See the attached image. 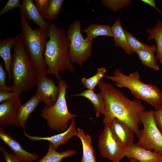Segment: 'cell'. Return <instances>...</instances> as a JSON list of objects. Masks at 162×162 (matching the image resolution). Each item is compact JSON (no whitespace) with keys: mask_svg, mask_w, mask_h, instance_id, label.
<instances>
[{"mask_svg":"<svg viewBox=\"0 0 162 162\" xmlns=\"http://www.w3.org/2000/svg\"><path fill=\"white\" fill-rule=\"evenodd\" d=\"M104 126L98 140V146L100 153L103 158L112 162H120L126 157L127 153L113 137L109 124H105Z\"/></svg>","mask_w":162,"mask_h":162,"instance_id":"9c48e42d","label":"cell"},{"mask_svg":"<svg viewBox=\"0 0 162 162\" xmlns=\"http://www.w3.org/2000/svg\"><path fill=\"white\" fill-rule=\"evenodd\" d=\"M63 0H49L47 11L44 19L52 21L58 16L64 2Z\"/></svg>","mask_w":162,"mask_h":162,"instance_id":"4316f807","label":"cell"},{"mask_svg":"<svg viewBox=\"0 0 162 162\" xmlns=\"http://www.w3.org/2000/svg\"><path fill=\"white\" fill-rule=\"evenodd\" d=\"M154 117L155 123L162 134V101L159 109L154 111Z\"/></svg>","mask_w":162,"mask_h":162,"instance_id":"d6a6232c","label":"cell"},{"mask_svg":"<svg viewBox=\"0 0 162 162\" xmlns=\"http://www.w3.org/2000/svg\"><path fill=\"white\" fill-rule=\"evenodd\" d=\"M140 76L137 71L126 75L118 69H116L112 76H105V77L115 82L118 88H128L136 99L147 102L155 111L158 110L161 104L162 92L157 86L153 84L142 82L140 80Z\"/></svg>","mask_w":162,"mask_h":162,"instance_id":"277c9868","label":"cell"},{"mask_svg":"<svg viewBox=\"0 0 162 162\" xmlns=\"http://www.w3.org/2000/svg\"><path fill=\"white\" fill-rule=\"evenodd\" d=\"M70 96H81L88 100L94 106L96 117H98L101 115H104L106 111L105 101L103 96L100 92L96 94L94 90L87 89L81 93L71 95Z\"/></svg>","mask_w":162,"mask_h":162,"instance_id":"44dd1931","label":"cell"},{"mask_svg":"<svg viewBox=\"0 0 162 162\" xmlns=\"http://www.w3.org/2000/svg\"><path fill=\"white\" fill-rule=\"evenodd\" d=\"M111 27L115 46L120 47L129 56L134 53L129 43L119 18L114 21Z\"/></svg>","mask_w":162,"mask_h":162,"instance_id":"e0dca14e","label":"cell"},{"mask_svg":"<svg viewBox=\"0 0 162 162\" xmlns=\"http://www.w3.org/2000/svg\"><path fill=\"white\" fill-rule=\"evenodd\" d=\"M49 39L46 45L44 57L48 74L53 75L58 81L61 73L67 70L73 74L75 68L72 64L69 54V41L67 32L51 23L47 29Z\"/></svg>","mask_w":162,"mask_h":162,"instance_id":"7a4b0ae2","label":"cell"},{"mask_svg":"<svg viewBox=\"0 0 162 162\" xmlns=\"http://www.w3.org/2000/svg\"><path fill=\"white\" fill-rule=\"evenodd\" d=\"M139 118L143 127L140 130L136 144L162 155V134L155 123L154 111L145 110L140 114Z\"/></svg>","mask_w":162,"mask_h":162,"instance_id":"ba28073f","label":"cell"},{"mask_svg":"<svg viewBox=\"0 0 162 162\" xmlns=\"http://www.w3.org/2000/svg\"><path fill=\"white\" fill-rule=\"evenodd\" d=\"M2 64L0 63V91L7 92H13L12 86H7L6 84V74Z\"/></svg>","mask_w":162,"mask_h":162,"instance_id":"f546056e","label":"cell"},{"mask_svg":"<svg viewBox=\"0 0 162 162\" xmlns=\"http://www.w3.org/2000/svg\"><path fill=\"white\" fill-rule=\"evenodd\" d=\"M126 157L133 158L139 162H159L162 161V155L157 152L151 151L137 146L133 142L124 147Z\"/></svg>","mask_w":162,"mask_h":162,"instance_id":"9a60e30c","label":"cell"},{"mask_svg":"<svg viewBox=\"0 0 162 162\" xmlns=\"http://www.w3.org/2000/svg\"><path fill=\"white\" fill-rule=\"evenodd\" d=\"M128 159L129 162H139L137 160L132 158H129Z\"/></svg>","mask_w":162,"mask_h":162,"instance_id":"8d00e7d4","label":"cell"},{"mask_svg":"<svg viewBox=\"0 0 162 162\" xmlns=\"http://www.w3.org/2000/svg\"><path fill=\"white\" fill-rule=\"evenodd\" d=\"M141 1L147 4L151 7H152L157 10L159 13L162 14L161 12L156 6L155 0H141Z\"/></svg>","mask_w":162,"mask_h":162,"instance_id":"d590c367","label":"cell"},{"mask_svg":"<svg viewBox=\"0 0 162 162\" xmlns=\"http://www.w3.org/2000/svg\"><path fill=\"white\" fill-rule=\"evenodd\" d=\"M0 150L3 155L5 162H20L13 154L9 153L3 147L0 146Z\"/></svg>","mask_w":162,"mask_h":162,"instance_id":"836d02e7","label":"cell"},{"mask_svg":"<svg viewBox=\"0 0 162 162\" xmlns=\"http://www.w3.org/2000/svg\"><path fill=\"white\" fill-rule=\"evenodd\" d=\"M40 102L35 94L24 104H22L18 112L15 125L24 129L28 117Z\"/></svg>","mask_w":162,"mask_h":162,"instance_id":"ac0fdd59","label":"cell"},{"mask_svg":"<svg viewBox=\"0 0 162 162\" xmlns=\"http://www.w3.org/2000/svg\"><path fill=\"white\" fill-rule=\"evenodd\" d=\"M101 2L105 7L117 12L131 4V0H102Z\"/></svg>","mask_w":162,"mask_h":162,"instance_id":"f1b7e54d","label":"cell"},{"mask_svg":"<svg viewBox=\"0 0 162 162\" xmlns=\"http://www.w3.org/2000/svg\"><path fill=\"white\" fill-rule=\"evenodd\" d=\"M0 139L20 162H32L36 161L39 158L37 154L25 150L21 144L8 134L2 127H0Z\"/></svg>","mask_w":162,"mask_h":162,"instance_id":"7c38bea8","label":"cell"},{"mask_svg":"<svg viewBox=\"0 0 162 162\" xmlns=\"http://www.w3.org/2000/svg\"><path fill=\"white\" fill-rule=\"evenodd\" d=\"M98 85L105 103L104 124H110L114 118H117L128 124L139 138L140 124L139 115L145 111L141 101L137 99H129L110 82L101 80Z\"/></svg>","mask_w":162,"mask_h":162,"instance_id":"6da1fadb","label":"cell"},{"mask_svg":"<svg viewBox=\"0 0 162 162\" xmlns=\"http://www.w3.org/2000/svg\"><path fill=\"white\" fill-rule=\"evenodd\" d=\"M124 30L129 43L135 53L136 50H149L156 47L154 45H148L142 43L124 28Z\"/></svg>","mask_w":162,"mask_h":162,"instance_id":"83f0119b","label":"cell"},{"mask_svg":"<svg viewBox=\"0 0 162 162\" xmlns=\"http://www.w3.org/2000/svg\"><path fill=\"white\" fill-rule=\"evenodd\" d=\"M58 86L60 92L56 101L51 106H44L41 110L40 116L46 120L47 126L51 130L64 131L68 128L69 122L78 116L71 113L68 109L65 96L69 87L66 82L61 79Z\"/></svg>","mask_w":162,"mask_h":162,"instance_id":"8992f818","label":"cell"},{"mask_svg":"<svg viewBox=\"0 0 162 162\" xmlns=\"http://www.w3.org/2000/svg\"><path fill=\"white\" fill-rule=\"evenodd\" d=\"M22 105L19 95H15L0 104V127L15 125L18 112Z\"/></svg>","mask_w":162,"mask_h":162,"instance_id":"8fae6325","label":"cell"},{"mask_svg":"<svg viewBox=\"0 0 162 162\" xmlns=\"http://www.w3.org/2000/svg\"><path fill=\"white\" fill-rule=\"evenodd\" d=\"M19 0H8L7 3L1 10L0 16L16 8L20 7L21 5Z\"/></svg>","mask_w":162,"mask_h":162,"instance_id":"4dcf8cb0","label":"cell"},{"mask_svg":"<svg viewBox=\"0 0 162 162\" xmlns=\"http://www.w3.org/2000/svg\"><path fill=\"white\" fill-rule=\"evenodd\" d=\"M159 162H162V161H160Z\"/></svg>","mask_w":162,"mask_h":162,"instance_id":"74e56055","label":"cell"},{"mask_svg":"<svg viewBox=\"0 0 162 162\" xmlns=\"http://www.w3.org/2000/svg\"><path fill=\"white\" fill-rule=\"evenodd\" d=\"M161 23H162V21H161Z\"/></svg>","mask_w":162,"mask_h":162,"instance_id":"f35d334b","label":"cell"},{"mask_svg":"<svg viewBox=\"0 0 162 162\" xmlns=\"http://www.w3.org/2000/svg\"><path fill=\"white\" fill-rule=\"evenodd\" d=\"M34 1L37 9L44 18L47 11L49 0H35Z\"/></svg>","mask_w":162,"mask_h":162,"instance_id":"1f68e13d","label":"cell"},{"mask_svg":"<svg viewBox=\"0 0 162 162\" xmlns=\"http://www.w3.org/2000/svg\"><path fill=\"white\" fill-rule=\"evenodd\" d=\"M46 70L38 74L35 94L47 106L53 105L56 101L59 94L60 90L56 82L50 77H48Z\"/></svg>","mask_w":162,"mask_h":162,"instance_id":"30bf717a","label":"cell"},{"mask_svg":"<svg viewBox=\"0 0 162 162\" xmlns=\"http://www.w3.org/2000/svg\"><path fill=\"white\" fill-rule=\"evenodd\" d=\"M76 153V151L74 149L58 152L54 148L52 145L49 142L46 153L38 162H63V159L75 155Z\"/></svg>","mask_w":162,"mask_h":162,"instance_id":"cb8c5ba5","label":"cell"},{"mask_svg":"<svg viewBox=\"0 0 162 162\" xmlns=\"http://www.w3.org/2000/svg\"><path fill=\"white\" fill-rule=\"evenodd\" d=\"M76 136L80 140L82 146V155L80 162H97L94 151L92 146V138L86 134L84 130L77 128Z\"/></svg>","mask_w":162,"mask_h":162,"instance_id":"ffe728a7","label":"cell"},{"mask_svg":"<svg viewBox=\"0 0 162 162\" xmlns=\"http://www.w3.org/2000/svg\"><path fill=\"white\" fill-rule=\"evenodd\" d=\"M16 95L14 92H7L0 91V103L10 99Z\"/></svg>","mask_w":162,"mask_h":162,"instance_id":"e575fe53","label":"cell"},{"mask_svg":"<svg viewBox=\"0 0 162 162\" xmlns=\"http://www.w3.org/2000/svg\"><path fill=\"white\" fill-rule=\"evenodd\" d=\"M86 35V39L88 41L94 40V38L99 36L113 37L112 27L109 24L101 25L92 24L85 29L81 30Z\"/></svg>","mask_w":162,"mask_h":162,"instance_id":"7402d4cb","label":"cell"},{"mask_svg":"<svg viewBox=\"0 0 162 162\" xmlns=\"http://www.w3.org/2000/svg\"><path fill=\"white\" fill-rule=\"evenodd\" d=\"M156 51L155 47L149 50H136L135 53L138 55L143 65L158 71L160 68L157 63L158 59L157 56L155 55Z\"/></svg>","mask_w":162,"mask_h":162,"instance_id":"d4e9b609","label":"cell"},{"mask_svg":"<svg viewBox=\"0 0 162 162\" xmlns=\"http://www.w3.org/2000/svg\"><path fill=\"white\" fill-rule=\"evenodd\" d=\"M19 20L21 27L20 34L22 42L35 66L38 74L47 69L44 57L46 45L49 39L47 30L39 27L36 29L32 28L21 11Z\"/></svg>","mask_w":162,"mask_h":162,"instance_id":"5b68a950","label":"cell"},{"mask_svg":"<svg viewBox=\"0 0 162 162\" xmlns=\"http://www.w3.org/2000/svg\"><path fill=\"white\" fill-rule=\"evenodd\" d=\"M106 71V68L105 67L98 68L96 73L92 76L89 78L82 77V83L87 89L94 90L95 87L98 85L101 79L105 77Z\"/></svg>","mask_w":162,"mask_h":162,"instance_id":"484cf974","label":"cell"},{"mask_svg":"<svg viewBox=\"0 0 162 162\" xmlns=\"http://www.w3.org/2000/svg\"><path fill=\"white\" fill-rule=\"evenodd\" d=\"M77 132L74 118L71 120L69 126L65 131L53 136L47 137L31 136L28 134L24 130L23 132L25 136L31 140L34 141L44 140L48 141L56 150L60 146L67 143L72 137L76 136Z\"/></svg>","mask_w":162,"mask_h":162,"instance_id":"5bb4252c","label":"cell"},{"mask_svg":"<svg viewBox=\"0 0 162 162\" xmlns=\"http://www.w3.org/2000/svg\"><path fill=\"white\" fill-rule=\"evenodd\" d=\"M109 126L113 137L122 147L123 148L134 142V133L127 124L114 118Z\"/></svg>","mask_w":162,"mask_h":162,"instance_id":"4fadbf2b","label":"cell"},{"mask_svg":"<svg viewBox=\"0 0 162 162\" xmlns=\"http://www.w3.org/2000/svg\"><path fill=\"white\" fill-rule=\"evenodd\" d=\"M13 46L11 66L12 85L16 95L23 92L31 90L36 85L38 73L35 66L26 50L20 34L16 35Z\"/></svg>","mask_w":162,"mask_h":162,"instance_id":"3957f363","label":"cell"},{"mask_svg":"<svg viewBox=\"0 0 162 162\" xmlns=\"http://www.w3.org/2000/svg\"><path fill=\"white\" fill-rule=\"evenodd\" d=\"M19 8L27 20L34 22L42 29L47 30L51 23L41 16L33 0H22Z\"/></svg>","mask_w":162,"mask_h":162,"instance_id":"2e32d148","label":"cell"},{"mask_svg":"<svg viewBox=\"0 0 162 162\" xmlns=\"http://www.w3.org/2000/svg\"><path fill=\"white\" fill-rule=\"evenodd\" d=\"M67 32L69 41V54L72 63L81 66L90 57L94 40L88 41L81 33V23L75 20L69 26Z\"/></svg>","mask_w":162,"mask_h":162,"instance_id":"52a82bcc","label":"cell"},{"mask_svg":"<svg viewBox=\"0 0 162 162\" xmlns=\"http://www.w3.org/2000/svg\"><path fill=\"white\" fill-rule=\"evenodd\" d=\"M146 31L148 34L147 40L154 39L157 44L156 52L159 62L162 64V24L159 20L153 28H148Z\"/></svg>","mask_w":162,"mask_h":162,"instance_id":"603a6c76","label":"cell"},{"mask_svg":"<svg viewBox=\"0 0 162 162\" xmlns=\"http://www.w3.org/2000/svg\"><path fill=\"white\" fill-rule=\"evenodd\" d=\"M16 38V36L13 38H6L0 40V56L4 62L9 83L12 80L11 66L13 58L11 50L15 42Z\"/></svg>","mask_w":162,"mask_h":162,"instance_id":"d6986e66","label":"cell"}]
</instances>
